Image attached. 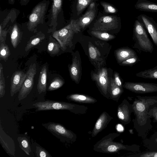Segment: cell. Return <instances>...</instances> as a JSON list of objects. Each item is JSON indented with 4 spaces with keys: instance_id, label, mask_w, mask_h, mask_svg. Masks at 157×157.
Wrapping results in <instances>:
<instances>
[{
    "instance_id": "cell-30",
    "label": "cell",
    "mask_w": 157,
    "mask_h": 157,
    "mask_svg": "<svg viewBox=\"0 0 157 157\" xmlns=\"http://www.w3.org/2000/svg\"><path fill=\"white\" fill-rule=\"evenodd\" d=\"M64 83V82L62 79L59 77H56L51 82L48 90V91H52L57 90L61 87Z\"/></svg>"
},
{
    "instance_id": "cell-42",
    "label": "cell",
    "mask_w": 157,
    "mask_h": 157,
    "mask_svg": "<svg viewBox=\"0 0 157 157\" xmlns=\"http://www.w3.org/2000/svg\"><path fill=\"white\" fill-rule=\"evenodd\" d=\"M4 76L3 73V67L2 64L0 63V78Z\"/></svg>"
},
{
    "instance_id": "cell-8",
    "label": "cell",
    "mask_w": 157,
    "mask_h": 157,
    "mask_svg": "<svg viewBox=\"0 0 157 157\" xmlns=\"http://www.w3.org/2000/svg\"><path fill=\"white\" fill-rule=\"evenodd\" d=\"M92 78L96 82L101 94L106 98L109 99V89L110 81L107 69L102 68L99 69L97 73H93Z\"/></svg>"
},
{
    "instance_id": "cell-44",
    "label": "cell",
    "mask_w": 157,
    "mask_h": 157,
    "mask_svg": "<svg viewBox=\"0 0 157 157\" xmlns=\"http://www.w3.org/2000/svg\"><path fill=\"white\" fill-rule=\"evenodd\" d=\"M10 4H13L14 2V0H8Z\"/></svg>"
},
{
    "instance_id": "cell-14",
    "label": "cell",
    "mask_w": 157,
    "mask_h": 157,
    "mask_svg": "<svg viewBox=\"0 0 157 157\" xmlns=\"http://www.w3.org/2000/svg\"><path fill=\"white\" fill-rule=\"evenodd\" d=\"M113 118L107 113L104 111L100 115L97 119L91 133L92 137L96 136L107 126Z\"/></svg>"
},
{
    "instance_id": "cell-37",
    "label": "cell",
    "mask_w": 157,
    "mask_h": 157,
    "mask_svg": "<svg viewBox=\"0 0 157 157\" xmlns=\"http://www.w3.org/2000/svg\"><path fill=\"white\" fill-rule=\"evenodd\" d=\"M9 30V29H3L0 27V44L5 43L6 35Z\"/></svg>"
},
{
    "instance_id": "cell-25",
    "label": "cell",
    "mask_w": 157,
    "mask_h": 157,
    "mask_svg": "<svg viewBox=\"0 0 157 157\" xmlns=\"http://www.w3.org/2000/svg\"><path fill=\"white\" fill-rule=\"evenodd\" d=\"M19 146L25 153L29 155L31 151L29 137L26 136H19L17 138Z\"/></svg>"
},
{
    "instance_id": "cell-38",
    "label": "cell",
    "mask_w": 157,
    "mask_h": 157,
    "mask_svg": "<svg viewBox=\"0 0 157 157\" xmlns=\"http://www.w3.org/2000/svg\"><path fill=\"white\" fill-rule=\"evenodd\" d=\"M137 156L140 157H157V151L146 152L142 153Z\"/></svg>"
},
{
    "instance_id": "cell-3",
    "label": "cell",
    "mask_w": 157,
    "mask_h": 157,
    "mask_svg": "<svg viewBox=\"0 0 157 157\" xmlns=\"http://www.w3.org/2000/svg\"><path fill=\"white\" fill-rule=\"evenodd\" d=\"M119 135V133L113 132L106 136L94 145V150L97 152L108 153L117 152L121 150H131L130 146L113 141Z\"/></svg>"
},
{
    "instance_id": "cell-19",
    "label": "cell",
    "mask_w": 157,
    "mask_h": 157,
    "mask_svg": "<svg viewBox=\"0 0 157 157\" xmlns=\"http://www.w3.org/2000/svg\"><path fill=\"white\" fill-rule=\"evenodd\" d=\"M123 92V89L116 85L114 79L110 78L109 89V98L114 101H118Z\"/></svg>"
},
{
    "instance_id": "cell-4",
    "label": "cell",
    "mask_w": 157,
    "mask_h": 157,
    "mask_svg": "<svg viewBox=\"0 0 157 157\" xmlns=\"http://www.w3.org/2000/svg\"><path fill=\"white\" fill-rule=\"evenodd\" d=\"M81 28L76 20H72L70 23L63 28L55 31L52 36L59 43L61 48L64 51L67 46L72 44L74 34L80 32Z\"/></svg>"
},
{
    "instance_id": "cell-28",
    "label": "cell",
    "mask_w": 157,
    "mask_h": 157,
    "mask_svg": "<svg viewBox=\"0 0 157 157\" xmlns=\"http://www.w3.org/2000/svg\"><path fill=\"white\" fill-rule=\"evenodd\" d=\"M0 60L6 61L10 55L9 48L5 43L0 44Z\"/></svg>"
},
{
    "instance_id": "cell-21",
    "label": "cell",
    "mask_w": 157,
    "mask_h": 157,
    "mask_svg": "<svg viewBox=\"0 0 157 157\" xmlns=\"http://www.w3.org/2000/svg\"><path fill=\"white\" fill-rule=\"evenodd\" d=\"M47 67L46 65H44L40 71L37 88L39 94L45 92L46 90L47 79Z\"/></svg>"
},
{
    "instance_id": "cell-9",
    "label": "cell",
    "mask_w": 157,
    "mask_h": 157,
    "mask_svg": "<svg viewBox=\"0 0 157 157\" xmlns=\"http://www.w3.org/2000/svg\"><path fill=\"white\" fill-rule=\"evenodd\" d=\"M119 20L117 17L105 16L99 18L94 23L92 30L105 32L118 27Z\"/></svg>"
},
{
    "instance_id": "cell-34",
    "label": "cell",
    "mask_w": 157,
    "mask_h": 157,
    "mask_svg": "<svg viewBox=\"0 0 157 157\" xmlns=\"http://www.w3.org/2000/svg\"><path fill=\"white\" fill-rule=\"evenodd\" d=\"M140 61L138 56L128 59L121 63V64L123 66H132Z\"/></svg>"
},
{
    "instance_id": "cell-13",
    "label": "cell",
    "mask_w": 157,
    "mask_h": 157,
    "mask_svg": "<svg viewBox=\"0 0 157 157\" xmlns=\"http://www.w3.org/2000/svg\"><path fill=\"white\" fill-rule=\"evenodd\" d=\"M26 76V73L21 71H16L12 74L10 79V93L11 97L19 91Z\"/></svg>"
},
{
    "instance_id": "cell-41",
    "label": "cell",
    "mask_w": 157,
    "mask_h": 157,
    "mask_svg": "<svg viewBox=\"0 0 157 157\" xmlns=\"http://www.w3.org/2000/svg\"><path fill=\"white\" fill-rule=\"evenodd\" d=\"M30 0H20V3L21 5H26L29 2Z\"/></svg>"
},
{
    "instance_id": "cell-24",
    "label": "cell",
    "mask_w": 157,
    "mask_h": 157,
    "mask_svg": "<svg viewBox=\"0 0 157 157\" xmlns=\"http://www.w3.org/2000/svg\"><path fill=\"white\" fill-rule=\"evenodd\" d=\"M136 76L144 78L157 79V66L154 67L136 74Z\"/></svg>"
},
{
    "instance_id": "cell-22",
    "label": "cell",
    "mask_w": 157,
    "mask_h": 157,
    "mask_svg": "<svg viewBox=\"0 0 157 157\" xmlns=\"http://www.w3.org/2000/svg\"><path fill=\"white\" fill-rule=\"evenodd\" d=\"M70 76L72 79L77 83L78 82L80 73V63L78 58L75 56L69 67Z\"/></svg>"
},
{
    "instance_id": "cell-11",
    "label": "cell",
    "mask_w": 157,
    "mask_h": 157,
    "mask_svg": "<svg viewBox=\"0 0 157 157\" xmlns=\"http://www.w3.org/2000/svg\"><path fill=\"white\" fill-rule=\"evenodd\" d=\"M147 30L155 45L157 46V23L152 17L141 14L136 17Z\"/></svg>"
},
{
    "instance_id": "cell-20",
    "label": "cell",
    "mask_w": 157,
    "mask_h": 157,
    "mask_svg": "<svg viewBox=\"0 0 157 157\" xmlns=\"http://www.w3.org/2000/svg\"><path fill=\"white\" fill-rule=\"evenodd\" d=\"M10 41L12 45L16 48L20 42L22 36V32L18 25L14 24L10 28Z\"/></svg>"
},
{
    "instance_id": "cell-6",
    "label": "cell",
    "mask_w": 157,
    "mask_h": 157,
    "mask_svg": "<svg viewBox=\"0 0 157 157\" xmlns=\"http://www.w3.org/2000/svg\"><path fill=\"white\" fill-rule=\"evenodd\" d=\"M49 4L48 0H43L33 8L27 24L29 31H33L39 24L43 23Z\"/></svg>"
},
{
    "instance_id": "cell-40",
    "label": "cell",
    "mask_w": 157,
    "mask_h": 157,
    "mask_svg": "<svg viewBox=\"0 0 157 157\" xmlns=\"http://www.w3.org/2000/svg\"><path fill=\"white\" fill-rule=\"evenodd\" d=\"M152 110V116L155 120L157 121V108L153 109Z\"/></svg>"
},
{
    "instance_id": "cell-23",
    "label": "cell",
    "mask_w": 157,
    "mask_h": 157,
    "mask_svg": "<svg viewBox=\"0 0 157 157\" xmlns=\"http://www.w3.org/2000/svg\"><path fill=\"white\" fill-rule=\"evenodd\" d=\"M52 1L51 7V24L50 25L53 27L56 24L58 15L61 10L62 0H52Z\"/></svg>"
},
{
    "instance_id": "cell-43",
    "label": "cell",
    "mask_w": 157,
    "mask_h": 157,
    "mask_svg": "<svg viewBox=\"0 0 157 157\" xmlns=\"http://www.w3.org/2000/svg\"><path fill=\"white\" fill-rule=\"evenodd\" d=\"M95 8V3L94 2L91 3L89 6V9L92 10Z\"/></svg>"
},
{
    "instance_id": "cell-5",
    "label": "cell",
    "mask_w": 157,
    "mask_h": 157,
    "mask_svg": "<svg viewBox=\"0 0 157 157\" xmlns=\"http://www.w3.org/2000/svg\"><path fill=\"white\" fill-rule=\"evenodd\" d=\"M42 125L63 142L73 143L76 140V135L62 124L49 122L43 123Z\"/></svg>"
},
{
    "instance_id": "cell-33",
    "label": "cell",
    "mask_w": 157,
    "mask_h": 157,
    "mask_svg": "<svg viewBox=\"0 0 157 157\" xmlns=\"http://www.w3.org/2000/svg\"><path fill=\"white\" fill-rule=\"evenodd\" d=\"M90 1L86 0H78L76 6L78 15L88 6Z\"/></svg>"
},
{
    "instance_id": "cell-18",
    "label": "cell",
    "mask_w": 157,
    "mask_h": 157,
    "mask_svg": "<svg viewBox=\"0 0 157 157\" xmlns=\"http://www.w3.org/2000/svg\"><path fill=\"white\" fill-rule=\"evenodd\" d=\"M118 61L119 63L130 58L137 56L136 52L129 48H123L119 49L116 52Z\"/></svg>"
},
{
    "instance_id": "cell-2",
    "label": "cell",
    "mask_w": 157,
    "mask_h": 157,
    "mask_svg": "<svg viewBox=\"0 0 157 157\" xmlns=\"http://www.w3.org/2000/svg\"><path fill=\"white\" fill-rule=\"evenodd\" d=\"M133 47L139 53L142 52L151 53L154 50L153 44L143 25L138 20L134 22L133 28Z\"/></svg>"
},
{
    "instance_id": "cell-27",
    "label": "cell",
    "mask_w": 157,
    "mask_h": 157,
    "mask_svg": "<svg viewBox=\"0 0 157 157\" xmlns=\"http://www.w3.org/2000/svg\"><path fill=\"white\" fill-rule=\"evenodd\" d=\"M91 33L96 37L101 40L108 41L115 38V36L104 31L92 30Z\"/></svg>"
},
{
    "instance_id": "cell-35",
    "label": "cell",
    "mask_w": 157,
    "mask_h": 157,
    "mask_svg": "<svg viewBox=\"0 0 157 157\" xmlns=\"http://www.w3.org/2000/svg\"><path fill=\"white\" fill-rule=\"evenodd\" d=\"M101 4L106 13H115L117 12V10L110 4L104 2H101Z\"/></svg>"
},
{
    "instance_id": "cell-32",
    "label": "cell",
    "mask_w": 157,
    "mask_h": 157,
    "mask_svg": "<svg viewBox=\"0 0 157 157\" xmlns=\"http://www.w3.org/2000/svg\"><path fill=\"white\" fill-rule=\"evenodd\" d=\"M36 147V150L35 153L36 156L37 157H52L51 155L47 150L38 144Z\"/></svg>"
},
{
    "instance_id": "cell-29",
    "label": "cell",
    "mask_w": 157,
    "mask_h": 157,
    "mask_svg": "<svg viewBox=\"0 0 157 157\" xmlns=\"http://www.w3.org/2000/svg\"><path fill=\"white\" fill-rule=\"evenodd\" d=\"M60 46L55 40L50 41L48 45L47 51L51 55H55L59 52Z\"/></svg>"
},
{
    "instance_id": "cell-7",
    "label": "cell",
    "mask_w": 157,
    "mask_h": 157,
    "mask_svg": "<svg viewBox=\"0 0 157 157\" xmlns=\"http://www.w3.org/2000/svg\"><path fill=\"white\" fill-rule=\"evenodd\" d=\"M36 73V64H31L26 73L25 79L19 91L18 97L19 101L25 98L30 93L33 87L34 78Z\"/></svg>"
},
{
    "instance_id": "cell-12",
    "label": "cell",
    "mask_w": 157,
    "mask_h": 157,
    "mask_svg": "<svg viewBox=\"0 0 157 157\" xmlns=\"http://www.w3.org/2000/svg\"><path fill=\"white\" fill-rule=\"evenodd\" d=\"M133 111L132 105L124 99L117 109V117L121 122L124 125L129 124L131 120V114Z\"/></svg>"
},
{
    "instance_id": "cell-16",
    "label": "cell",
    "mask_w": 157,
    "mask_h": 157,
    "mask_svg": "<svg viewBox=\"0 0 157 157\" xmlns=\"http://www.w3.org/2000/svg\"><path fill=\"white\" fill-rule=\"evenodd\" d=\"M134 7L141 11L157 13V4L147 0H138Z\"/></svg>"
},
{
    "instance_id": "cell-1",
    "label": "cell",
    "mask_w": 157,
    "mask_h": 157,
    "mask_svg": "<svg viewBox=\"0 0 157 157\" xmlns=\"http://www.w3.org/2000/svg\"><path fill=\"white\" fill-rule=\"evenodd\" d=\"M33 105L36 108V111L53 110H65L77 114L86 113L88 108L84 105L63 101L47 100L33 104Z\"/></svg>"
},
{
    "instance_id": "cell-36",
    "label": "cell",
    "mask_w": 157,
    "mask_h": 157,
    "mask_svg": "<svg viewBox=\"0 0 157 157\" xmlns=\"http://www.w3.org/2000/svg\"><path fill=\"white\" fill-rule=\"evenodd\" d=\"M5 81L4 76L0 78V98H2L5 93Z\"/></svg>"
},
{
    "instance_id": "cell-45",
    "label": "cell",
    "mask_w": 157,
    "mask_h": 157,
    "mask_svg": "<svg viewBox=\"0 0 157 157\" xmlns=\"http://www.w3.org/2000/svg\"><path fill=\"white\" fill-rule=\"evenodd\" d=\"M88 0V1H91V0Z\"/></svg>"
},
{
    "instance_id": "cell-17",
    "label": "cell",
    "mask_w": 157,
    "mask_h": 157,
    "mask_svg": "<svg viewBox=\"0 0 157 157\" xmlns=\"http://www.w3.org/2000/svg\"><path fill=\"white\" fill-rule=\"evenodd\" d=\"M96 11L95 8L88 10L77 21V23L81 29H84L94 20L95 16Z\"/></svg>"
},
{
    "instance_id": "cell-26",
    "label": "cell",
    "mask_w": 157,
    "mask_h": 157,
    "mask_svg": "<svg viewBox=\"0 0 157 157\" xmlns=\"http://www.w3.org/2000/svg\"><path fill=\"white\" fill-rule=\"evenodd\" d=\"M45 36L43 33L39 34L35 36L34 37L30 39L27 42L25 48V50L27 52L34 46L36 45L40 41L45 38Z\"/></svg>"
},
{
    "instance_id": "cell-31",
    "label": "cell",
    "mask_w": 157,
    "mask_h": 157,
    "mask_svg": "<svg viewBox=\"0 0 157 157\" xmlns=\"http://www.w3.org/2000/svg\"><path fill=\"white\" fill-rule=\"evenodd\" d=\"M89 53L90 59L93 60H97L100 56L99 51L91 43L89 44Z\"/></svg>"
},
{
    "instance_id": "cell-15",
    "label": "cell",
    "mask_w": 157,
    "mask_h": 157,
    "mask_svg": "<svg viewBox=\"0 0 157 157\" xmlns=\"http://www.w3.org/2000/svg\"><path fill=\"white\" fill-rule=\"evenodd\" d=\"M66 98L68 100L79 103L94 104L97 101L93 97L82 94H71L67 95Z\"/></svg>"
},
{
    "instance_id": "cell-39",
    "label": "cell",
    "mask_w": 157,
    "mask_h": 157,
    "mask_svg": "<svg viewBox=\"0 0 157 157\" xmlns=\"http://www.w3.org/2000/svg\"><path fill=\"white\" fill-rule=\"evenodd\" d=\"M114 79L116 84L121 88L123 89L121 81L118 73L117 72H115L114 73Z\"/></svg>"
},
{
    "instance_id": "cell-10",
    "label": "cell",
    "mask_w": 157,
    "mask_h": 157,
    "mask_svg": "<svg viewBox=\"0 0 157 157\" xmlns=\"http://www.w3.org/2000/svg\"><path fill=\"white\" fill-rule=\"evenodd\" d=\"M123 87L133 92L146 94L157 92V84L144 82H125Z\"/></svg>"
}]
</instances>
